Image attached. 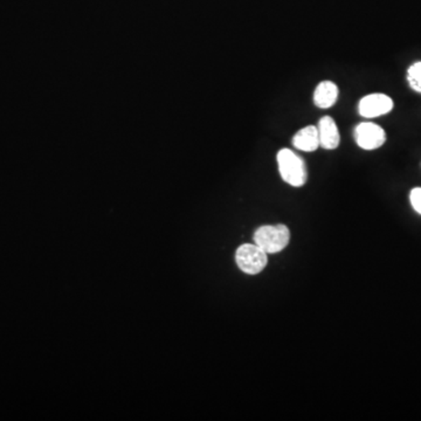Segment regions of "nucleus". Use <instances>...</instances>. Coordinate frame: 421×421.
I'll return each mask as SVG.
<instances>
[{
	"instance_id": "nucleus-1",
	"label": "nucleus",
	"mask_w": 421,
	"mask_h": 421,
	"mask_svg": "<svg viewBox=\"0 0 421 421\" xmlns=\"http://www.w3.org/2000/svg\"><path fill=\"white\" fill-rule=\"evenodd\" d=\"M278 165L282 180L294 187L305 185L308 178L307 168L301 157L292 150L282 149L278 153Z\"/></svg>"
},
{
	"instance_id": "nucleus-2",
	"label": "nucleus",
	"mask_w": 421,
	"mask_h": 421,
	"mask_svg": "<svg viewBox=\"0 0 421 421\" xmlns=\"http://www.w3.org/2000/svg\"><path fill=\"white\" fill-rule=\"evenodd\" d=\"M256 245L263 249L267 254L281 252L290 241V232L285 225L262 226L254 233Z\"/></svg>"
},
{
	"instance_id": "nucleus-3",
	"label": "nucleus",
	"mask_w": 421,
	"mask_h": 421,
	"mask_svg": "<svg viewBox=\"0 0 421 421\" xmlns=\"http://www.w3.org/2000/svg\"><path fill=\"white\" fill-rule=\"evenodd\" d=\"M236 261L242 272L249 275H256L267 266V253L258 245L240 246L236 254Z\"/></svg>"
},
{
	"instance_id": "nucleus-4",
	"label": "nucleus",
	"mask_w": 421,
	"mask_h": 421,
	"mask_svg": "<svg viewBox=\"0 0 421 421\" xmlns=\"http://www.w3.org/2000/svg\"><path fill=\"white\" fill-rule=\"evenodd\" d=\"M355 140L357 146L363 150L379 149L386 142V133L381 126L375 123H361L355 129Z\"/></svg>"
},
{
	"instance_id": "nucleus-5",
	"label": "nucleus",
	"mask_w": 421,
	"mask_h": 421,
	"mask_svg": "<svg viewBox=\"0 0 421 421\" xmlns=\"http://www.w3.org/2000/svg\"><path fill=\"white\" fill-rule=\"evenodd\" d=\"M393 100L385 94L375 93L366 95L359 101V111L361 116L375 119L390 113L393 109Z\"/></svg>"
},
{
	"instance_id": "nucleus-6",
	"label": "nucleus",
	"mask_w": 421,
	"mask_h": 421,
	"mask_svg": "<svg viewBox=\"0 0 421 421\" xmlns=\"http://www.w3.org/2000/svg\"><path fill=\"white\" fill-rule=\"evenodd\" d=\"M319 146L325 150H335L341 143V133L335 120L330 116L322 117L319 122Z\"/></svg>"
},
{
	"instance_id": "nucleus-7",
	"label": "nucleus",
	"mask_w": 421,
	"mask_h": 421,
	"mask_svg": "<svg viewBox=\"0 0 421 421\" xmlns=\"http://www.w3.org/2000/svg\"><path fill=\"white\" fill-rule=\"evenodd\" d=\"M339 87L332 81H322L314 92V104L319 109L332 108L339 100Z\"/></svg>"
},
{
	"instance_id": "nucleus-8",
	"label": "nucleus",
	"mask_w": 421,
	"mask_h": 421,
	"mask_svg": "<svg viewBox=\"0 0 421 421\" xmlns=\"http://www.w3.org/2000/svg\"><path fill=\"white\" fill-rule=\"evenodd\" d=\"M292 144L296 149L305 151V153L316 151L321 146H319L317 126H308L302 128L295 133V136L292 137Z\"/></svg>"
},
{
	"instance_id": "nucleus-9",
	"label": "nucleus",
	"mask_w": 421,
	"mask_h": 421,
	"mask_svg": "<svg viewBox=\"0 0 421 421\" xmlns=\"http://www.w3.org/2000/svg\"><path fill=\"white\" fill-rule=\"evenodd\" d=\"M408 81L412 89L421 93V61L413 63L408 68Z\"/></svg>"
},
{
	"instance_id": "nucleus-10",
	"label": "nucleus",
	"mask_w": 421,
	"mask_h": 421,
	"mask_svg": "<svg viewBox=\"0 0 421 421\" xmlns=\"http://www.w3.org/2000/svg\"><path fill=\"white\" fill-rule=\"evenodd\" d=\"M410 200H411L413 209L421 214V187H415L412 190L411 195H410Z\"/></svg>"
}]
</instances>
